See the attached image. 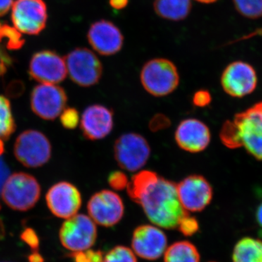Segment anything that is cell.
I'll return each mask as SVG.
<instances>
[{"label": "cell", "mask_w": 262, "mask_h": 262, "mask_svg": "<svg viewBox=\"0 0 262 262\" xmlns=\"http://www.w3.org/2000/svg\"><path fill=\"white\" fill-rule=\"evenodd\" d=\"M164 262H201V255L192 243L179 241L167 248L164 253Z\"/></svg>", "instance_id": "cell-23"}, {"label": "cell", "mask_w": 262, "mask_h": 262, "mask_svg": "<svg viewBox=\"0 0 262 262\" xmlns=\"http://www.w3.org/2000/svg\"><path fill=\"white\" fill-rule=\"evenodd\" d=\"M220 139L227 147H244L253 158L262 161V101L225 122Z\"/></svg>", "instance_id": "cell-2"}, {"label": "cell", "mask_w": 262, "mask_h": 262, "mask_svg": "<svg viewBox=\"0 0 262 262\" xmlns=\"http://www.w3.org/2000/svg\"><path fill=\"white\" fill-rule=\"evenodd\" d=\"M154 8L157 14L171 20L187 18L192 8L190 0H155Z\"/></svg>", "instance_id": "cell-21"}, {"label": "cell", "mask_w": 262, "mask_h": 262, "mask_svg": "<svg viewBox=\"0 0 262 262\" xmlns=\"http://www.w3.org/2000/svg\"><path fill=\"white\" fill-rule=\"evenodd\" d=\"M29 262H43V258L39 253L34 251L29 256Z\"/></svg>", "instance_id": "cell-40"}, {"label": "cell", "mask_w": 262, "mask_h": 262, "mask_svg": "<svg viewBox=\"0 0 262 262\" xmlns=\"http://www.w3.org/2000/svg\"><path fill=\"white\" fill-rule=\"evenodd\" d=\"M160 177L155 172L149 170H139L129 181L127 192L133 201L138 203L159 180Z\"/></svg>", "instance_id": "cell-20"}, {"label": "cell", "mask_w": 262, "mask_h": 262, "mask_svg": "<svg viewBox=\"0 0 262 262\" xmlns=\"http://www.w3.org/2000/svg\"><path fill=\"white\" fill-rule=\"evenodd\" d=\"M21 238L33 249H37L39 245V239L34 230L31 229H26L21 234Z\"/></svg>", "instance_id": "cell-34"}, {"label": "cell", "mask_w": 262, "mask_h": 262, "mask_svg": "<svg viewBox=\"0 0 262 262\" xmlns=\"http://www.w3.org/2000/svg\"><path fill=\"white\" fill-rule=\"evenodd\" d=\"M196 1L200 2V3H207V4H208V3H214V2L217 1V0H196Z\"/></svg>", "instance_id": "cell-43"}, {"label": "cell", "mask_w": 262, "mask_h": 262, "mask_svg": "<svg viewBox=\"0 0 262 262\" xmlns=\"http://www.w3.org/2000/svg\"><path fill=\"white\" fill-rule=\"evenodd\" d=\"M60 120L64 128L70 130L76 128L80 122L78 111L75 108H65L60 115Z\"/></svg>", "instance_id": "cell-28"}, {"label": "cell", "mask_w": 262, "mask_h": 262, "mask_svg": "<svg viewBox=\"0 0 262 262\" xmlns=\"http://www.w3.org/2000/svg\"><path fill=\"white\" fill-rule=\"evenodd\" d=\"M128 182V178L125 173L120 170L112 172L108 177V185L115 190L120 191L126 189Z\"/></svg>", "instance_id": "cell-30"}, {"label": "cell", "mask_w": 262, "mask_h": 262, "mask_svg": "<svg viewBox=\"0 0 262 262\" xmlns=\"http://www.w3.org/2000/svg\"><path fill=\"white\" fill-rule=\"evenodd\" d=\"M13 2V0H0V16H3L9 11Z\"/></svg>", "instance_id": "cell-37"}, {"label": "cell", "mask_w": 262, "mask_h": 262, "mask_svg": "<svg viewBox=\"0 0 262 262\" xmlns=\"http://www.w3.org/2000/svg\"><path fill=\"white\" fill-rule=\"evenodd\" d=\"M80 123L85 139L91 141L101 140L113 130V112L103 105H91L84 110Z\"/></svg>", "instance_id": "cell-18"}, {"label": "cell", "mask_w": 262, "mask_h": 262, "mask_svg": "<svg viewBox=\"0 0 262 262\" xmlns=\"http://www.w3.org/2000/svg\"><path fill=\"white\" fill-rule=\"evenodd\" d=\"M179 201L186 211L201 212L213 199V188L203 176L190 175L177 184Z\"/></svg>", "instance_id": "cell-10"}, {"label": "cell", "mask_w": 262, "mask_h": 262, "mask_svg": "<svg viewBox=\"0 0 262 262\" xmlns=\"http://www.w3.org/2000/svg\"><path fill=\"white\" fill-rule=\"evenodd\" d=\"M89 43L95 51L103 56L118 53L123 45V36L112 22L98 20L92 24L88 34Z\"/></svg>", "instance_id": "cell-19"}, {"label": "cell", "mask_w": 262, "mask_h": 262, "mask_svg": "<svg viewBox=\"0 0 262 262\" xmlns=\"http://www.w3.org/2000/svg\"><path fill=\"white\" fill-rule=\"evenodd\" d=\"M47 17V8L42 0H17L13 5V24L24 34H39L46 27Z\"/></svg>", "instance_id": "cell-13"}, {"label": "cell", "mask_w": 262, "mask_h": 262, "mask_svg": "<svg viewBox=\"0 0 262 262\" xmlns=\"http://www.w3.org/2000/svg\"><path fill=\"white\" fill-rule=\"evenodd\" d=\"M140 79L146 92L155 97L172 94L178 88L180 80L176 65L165 58L146 62L141 70Z\"/></svg>", "instance_id": "cell-3"}, {"label": "cell", "mask_w": 262, "mask_h": 262, "mask_svg": "<svg viewBox=\"0 0 262 262\" xmlns=\"http://www.w3.org/2000/svg\"><path fill=\"white\" fill-rule=\"evenodd\" d=\"M110 3L115 9L121 10L127 6L128 0H110Z\"/></svg>", "instance_id": "cell-38"}, {"label": "cell", "mask_w": 262, "mask_h": 262, "mask_svg": "<svg viewBox=\"0 0 262 262\" xmlns=\"http://www.w3.org/2000/svg\"><path fill=\"white\" fill-rule=\"evenodd\" d=\"M29 74L33 79L42 83H60L67 75L65 60L54 52H39L32 56Z\"/></svg>", "instance_id": "cell-16"}, {"label": "cell", "mask_w": 262, "mask_h": 262, "mask_svg": "<svg viewBox=\"0 0 262 262\" xmlns=\"http://www.w3.org/2000/svg\"><path fill=\"white\" fill-rule=\"evenodd\" d=\"M170 119L165 115H155L151 119L149 122V129L153 132H157L167 128L170 125Z\"/></svg>", "instance_id": "cell-32"}, {"label": "cell", "mask_w": 262, "mask_h": 262, "mask_svg": "<svg viewBox=\"0 0 262 262\" xmlns=\"http://www.w3.org/2000/svg\"><path fill=\"white\" fill-rule=\"evenodd\" d=\"M234 7L237 12L251 19L262 16V0H233Z\"/></svg>", "instance_id": "cell-25"}, {"label": "cell", "mask_w": 262, "mask_h": 262, "mask_svg": "<svg viewBox=\"0 0 262 262\" xmlns=\"http://www.w3.org/2000/svg\"><path fill=\"white\" fill-rule=\"evenodd\" d=\"M151 147L144 136L127 133L119 136L114 144V157L117 165L130 172L140 170L147 163Z\"/></svg>", "instance_id": "cell-6"}, {"label": "cell", "mask_w": 262, "mask_h": 262, "mask_svg": "<svg viewBox=\"0 0 262 262\" xmlns=\"http://www.w3.org/2000/svg\"><path fill=\"white\" fill-rule=\"evenodd\" d=\"M4 144H3V141L2 140V139H0V155L3 154L4 152Z\"/></svg>", "instance_id": "cell-42"}, {"label": "cell", "mask_w": 262, "mask_h": 262, "mask_svg": "<svg viewBox=\"0 0 262 262\" xmlns=\"http://www.w3.org/2000/svg\"><path fill=\"white\" fill-rule=\"evenodd\" d=\"M64 90L54 84L42 83L33 89L31 107L44 120H55L61 115L67 103Z\"/></svg>", "instance_id": "cell-11"}, {"label": "cell", "mask_w": 262, "mask_h": 262, "mask_svg": "<svg viewBox=\"0 0 262 262\" xmlns=\"http://www.w3.org/2000/svg\"><path fill=\"white\" fill-rule=\"evenodd\" d=\"M46 202L53 215L67 220L78 213L82 206V196L74 184L61 182L48 190Z\"/></svg>", "instance_id": "cell-14"}, {"label": "cell", "mask_w": 262, "mask_h": 262, "mask_svg": "<svg viewBox=\"0 0 262 262\" xmlns=\"http://www.w3.org/2000/svg\"><path fill=\"white\" fill-rule=\"evenodd\" d=\"M131 249L136 256L149 261L161 257L167 248L168 239L165 232L155 225H143L134 229Z\"/></svg>", "instance_id": "cell-12"}, {"label": "cell", "mask_w": 262, "mask_h": 262, "mask_svg": "<svg viewBox=\"0 0 262 262\" xmlns=\"http://www.w3.org/2000/svg\"><path fill=\"white\" fill-rule=\"evenodd\" d=\"M67 73L79 86L91 87L98 83L102 77V63L87 48H77L65 58Z\"/></svg>", "instance_id": "cell-7"}, {"label": "cell", "mask_w": 262, "mask_h": 262, "mask_svg": "<svg viewBox=\"0 0 262 262\" xmlns=\"http://www.w3.org/2000/svg\"><path fill=\"white\" fill-rule=\"evenodd\" d=\"M233 262H262V241L246 237L234 246Z\"/></svg>", "instance_id": "cell-22"}, {"label": "cell", "mask_w": 262, "mask_h": 262, "mask_svg": "<svg viewBox=\"0 0 262 262\" xmlns=\"http://www.w3.org/2000/svg\"><path fill=\"white\" fill-rule=\"evenodd\" d=\"M221 83L229 96L244 97L256 89L257 76L251 65L244 61H235L226 67Z\"/></svg>", "instance_id": "cell-15"}, {"label": "cell", "mask_w": 262, "mask_h": 262, "mask_svg": "<svg viewBox=\"0 0 262 262\" xmlns=\"http://www.w3.org/2000/svg\"><path fill=\"white\" fill-rule=\"evenodd\" d=\"M15 130V120L10 101L0 96V139L8 140Z\"/></svg>", "instance_id": "cell-24"}, {"label": "cell", "mask_w": 262, "mask_h": 262, "mask_svg": "<svg viewBox=\"0 0 262 262\" xmlns=\"http://www.w3.org/2000/svg\"><path fill=\"white\" fill-rule=\"evenodd\" d=\"M88 213L96 225L111 227L117 225L125 213L121 196L110 189L95 193L87 205Z\"/></svg>", "instance_id": "cell-9"}, {"label": "cell", "mask_w": 262, "mask_h": 262, "mask_svg": "<svg viewBox=\"0 0 262 262\" xmlns=\"http://www.w3.org/2000/svg\"><path fill=\"white\" fill-rule=\"evenodd\" d=\"M102 262H138L136 255L131 248L117 246L103 256Z\"/></svg>", "instance_id": "cell-26"}, {"label": "cell", "mask_w": 262, "mask_h": 262, "mask_svg": "<svg viewBox=\"0 0 262 262\" xmlns=\"http://www.w3.org/2000/svg\"><path fill=\"white\" fill-rule=\"evenodd\" d=\"M256 220L258 225L262 229V202L256 208Z\"/></svg>", "instance_id": "cell-39"}, {"label": "cell", "mask_w": 262, "mask_h": 262, "mask_svg": "<svg viewBox=\"0 0 262 262\" xmlns=\"http://www.w3.org/2000/svg\"><path fill=\"white\" fill-rule=\"evenodd\" d=\"M88 215L77 213L65 220L59 230L62 246L72 253L91 249L97 239V227Z\"/></svg>", "instance_id": "cell-5"}, {"label": "cell", "mask_w": 262, "mask_h": 262, "mask_svg": "<svg viewBox=\"0 0 262 262\" xmlns=\"http://www.w3.org/2000/svg\"><path fill=\"white\" fill-rule=\"evenodd\" d=\"M1 193L3 201L10 208L27 211L39 201L41 188L37 179L32 175L19 172L8 177Z\"/></svg>", "instance_id": "cell-4"}, {"label": "cell", "mask_w": 262, "mask_h": 262, "mask_svg": "<svg viewBox=\"0 0 262 262\" xmlns=\"http://www.w3.org/2000/svg\"><path fill=\"white\" fill-rule=\"evenodd\" d=\"M11 58L0 48V77H2L8 70V67L11 64Z\"/></svg>", "instance_id": "cell-35"}, {"label": "cell", "mask_w": 262, "mask_h": 262, "mask_svg": "<svg viewBox=\"0 0 262 262\" xmlns=\"http://www.w3.org/2000/svg\"><path fill=\"white\" fill-rule=\"evenodd\" d=\"M178 229L184 235H192L199 229V224L194 217L187 214L179 224Z\"/></svg>", "instance_id": "cell-31"}, {"label": "cell", "mask_w": 262, "mask_h": 262, "mask_svg": "<svg viewBox=\"0 0 262 262\" xmlns=\"http://www.w3.org/2000/svg\"><path fill=\"white\" fill-rule=\"evenodd\" d=\"M0 42L5 43L8 49L17 50L24 46V40L16 29L5 25L0 28Z\"/></svg>", "instance_id": "cell-27"}, {"label": "cell", "mask_w": 262, "mask_h": 262, "mask_svg": "<svg viewBox=\"0 0 262 262\" xmlns=\"http://www.w3.org/2000/svg\"><path fill=\"white\" fill-rule=\"evenodd\" d=\"M146 216L153 225L166 229H178L187 214L177 194V184L160 177L158 183L139 200Z\"/></svg>", "instance_id": "cell-1"}, {"label": "cell", "mask_w": 262, "mask_h": 262, "mask_svg": "<svg viewBox=\"0 0 262 262\" xmlns=\"http://www.w3.org/2000/svg\"><path fill=\"white\" fill-rule=\"evenodd\" d=\"M10 170L6 164L0 158V192H2L7 179L10 177Z\"/></svg>", "instance_id": "cell-36"}, {"label": "cell", "mask_w": 262, "mask_h": 262, "mask_svg": "<svg viewBox=\"0 0 262 262\" xmlns=\"http://www.w3.org/2000/svg\"><path fill=\"white\" fill-rule=\"evenodd\" d=\"M72 256L75 262H102L103 258L101 251L91 249L72 253Z\"/></svg>", "instance_id": "cell-29"}, {"label": "cell", "mask_w": 262, "mask_h": 262, "mask_svg": "<svg viewBox=\"0 0 262 262\" xmlns=\"http://www.w3.org/2000/svg\"><path fill=\"white\" fill-rule=\"evenodd\" d=\"M211 102V95L206 90L196 91L192 97V103L198 107H206Z\"/></svg>", "instance_id": "cell-33"}, {"label": "cell", "mask_w": 262, "mask_h": 262, "mask_svg": "<svg viewBox=\"0 0 262 262\" xmlns=\"http://www.w3.org/2000/svg\"><path fill=\"white\" fill-rule=\"evenodd\" d=\"M209 127L198 119L188 118L179 124L175 131V141L184 151L198 153L204 151L211 142Z\"/></svg>", "instance_id": "cell-17"}, {"label": "cell", "mask_w": 262, "mask_h": 262, "mask_svg": "<svg viewBox=\"0 0 262 262\" xmlns=\"http://www.w3.org/2000/svg\"><path fill=\"white\" fill-rule=\"evenodd\" d=\"M51 144L48 138L37 130L21 133L14 145L15 158L28 168H37L47 163L51 159Z\"/></svg>", "instance_id": "cell-8"}, {"label": "cell", "mask_w": 262, "mask_h": 262, "mask_svg": "<svg viewBox=\"0 0 262 262\" xmlns=\"http://www.w3.org/2000/svg\"><path fill=\"white\" fill-rule=\"evenodd\" d=\"M0 28H1V25H0Z\"/></svg>", "instance_id": "cell-44"}, {"label": "cell", "mask_w": 262, "mask_h": 262, "mask_svg": "<svg viewBox=\"0 0 262 262\" xmlns=\"http://www.w3.org/2000/svg\"><path fill=\"white\" fill-rule=\"evenodd\" d=\"M256 35H262V29H258V30H256V32L252 33V34H251V35H248V37H253V36Z\"/></svg>", "instance_id": "cell-41"}]
</instances>
